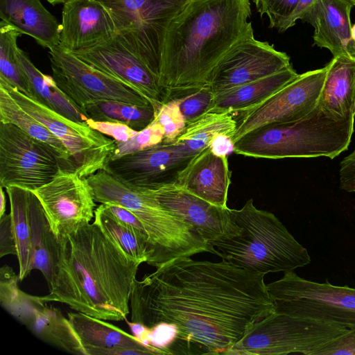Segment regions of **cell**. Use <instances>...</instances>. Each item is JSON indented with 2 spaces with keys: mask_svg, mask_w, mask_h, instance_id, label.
Wrapping results in <instances>:
<instances>
[{
  "mask_svg": "<svg viewBox=\"0 0 355 355\" xmlns=\"http://www.w3.org/2000/svg\"><path fill=\"white\" fill-rule=\"evenodd\" d=\"M354 117H339L317 105L303 118L288 123L261 125L234 144L237 155L265 159H331L347 150Z\"/></svg>",
  "mask_w": 355,
  "mask_h": 355,
  "instance_id": "277c9868",
  "label": "cell"
},
{
  "mask_svg": "<svg viewBox=\"0 0 355 355\" xmlns=\"http://www.w3.org/2000/svg\"><path fill=\"white\" fill-rule=\"evenodd\" d=\"M116 35L112 19L97 0H70L64 3L60 46L71 53L94 47Z\"/></svg>",
  "mask_w": 355,
  "mask_h": 355,
  "instance_id": "ffe728a7",
  "label": "cell"
},
{
  "mask_svg": "<svg viewBox=\"0 0 355 355\" xmlns=\"http://www.w3.org/2000/svg\"><path fill=\"white\" fill-rule=\"evenodd\" d=\"M49 53L52 76L58 87L83 114L87 105L103 100L153 105L135 89L98 71L60 45L49 49Z\"/></svg>",
  "mask_w": 355,
  "mask_h": 355,
  "instance_id": "7c38bea8",
  "label": "cell"
},
{
  "mask_svg": "<svg viewBox=\"0 0 355 355\" xmlns=\"http://www.w3.org/2000/svg\"><path fill=\"white\" fill-rule=\"evenodd\" d=\"M48 295L35 296L16 288L1 305L38 338L70 354L86 355L69 319L48 306Z\"/></svg>",
  "mask_w": 355,
  "mask_h": 355,
  "instance_id": "ac0fdd59",
  "label": "cell"
},
{
  "mask_svg": "<svg viewBox=\"0 0 355 355\" xmlns=\"http://www.w3.org/2000/svg\"><path fill=\"white\" fill-rule=\"evenodd\" d=\"M46 1H48L49 3L54 6V5L59 4V3L64 4L70 0H46Z\"/></svg>",
  "mask_w": 355,
  "mask_h": 355,
  "instance_id": "bcb514c9",
  "label": "cell"
},
{
  "mask_svg": "<svg viewBox=\"0 0 355 355\" xmlns=\"http://www.w3.org/2000/svg\"><path fill=\"white\" fill-rule=\"evenodd\" d=\"M347 1L351 2L353 4V6H355V0H347Z\"/></svg>",
  "mask_w": 355,
  "mask_h": 355,
  "instance_id": "7dc6e473",
  "label": "cell"
},
{
  "mask_svg": "<svg viewBox=\"0 0 355 355\" xmlns=\"http://www.w3.org/2000/svg\"><path fill=\"white\" fill-rule=\"evenodd\" d=\"M266 287L276 313L355 329V288L309 281L293 271Z\"/></svg>",
  "mask_w": 355,
  "mask_h": 355,
  "instance_id": "ba28073f",
  "label": "cell"
},
{
  "mask_svg": "<svg viewBox=\"0 0 355 355\" xmlns=\"http://www.w3.org/2000/svg\"><path fill=\"white\" fill-rule=\"evenodd\" d=\"M265 275L223 259H175L135 280L131 322L148 330L173 326L176 338L189 349L226 354L255 323L274 312Z\"/></svg>",
  "mask_w": 355,
  "mask_h": 355,
  "instance_id": "6da1fadb",
  "label": "cell"
},
{
  "mask_svg": "<svg viewBox=\"0 0 355 355\" xmlns=\"http://www.w3.org/2000/svg\"><path fill=\"white\" fill-rule=\"evenodd\" d=\"M22 34L19 31L0 21V78L30 96L26 83L20 70L17 55V39Z\"/></svg>",
  "mask_w": 355,
  "mask_h": 355,
  "instance_id": "836d02e7",
  "label": "cell"
},
{
  "mask_svg": "<svg viewBox=\"0 0 355 355\" xmlns=\"http://www.w3.org/2000/svg\"><path fill=\"white\" fill-rule=\"evenodd\" d=\"M318 105L339 117L355 116V59L333 57Z\"/></svg>",
  "mask_w": 355,
  "mask_h": 355,
  "instance_id": "484cf974",
  "label": "cell"
},
{
  "mask_svg": "<svg viewBox=\"0 0 355 355\" xmlns=\"http://www.w3.org/2000/svg\"><path fill=\"white\" fill-rule=\"evenodd\" d=\"M6 191L10 201V214L17 251L18 275L21 282L30 273L31 225L28 214L29 190L12 186L6 187Z\"/></svg>",
  "mask_w": 355,
  "mask_h": 355,
  "instance_id": "1f68e13d",
  "label": "cell"
},
{
  "mask_svg": "<svg viewBox=\"0 0 355 355\" xmlns=\"http://www.w3.org/2000/svg\"><path fill=\"white\" fill-rule=\"evenodd\" d=\"M17 254L10 214L0 217V257Z\"/></svg>",
  "mask_w": 355,
  "mask_h": 355,
  "instance_id": "60d3db41",
  "label": "cell"
},
{
  "mask_svg": "<svg viewBox=\"0 0 355 355\" xmlns=\"http://www.w3.org/2000/svg\"><path fill=\"white\" fill-rule=\"evenodd\" d=\"M297 76L291 64L270 76L221 91L214 94L209 111L239 113L248 110L266 101Z\"/></svg>",
  "mask_w": 355,
  "mask_h": 355,
  "instance_id": "d4e9b609",
  "label": "cell"
},
{
  "mask_svg": "<svg viewBox=\"0 0 355 355\" xmlns=\"http://www.w3.org/2000/svg\"><path fill=\"white\" fill-rule=\"evenodd\" d=\"M352 40H353V55L355 58V24L352 26Z\"/></svg>",
  "mask_w": 355,
  "mask_h": 355,
  "instance_id": "f6af8a7d",
  "label": "cell"
},
{
  "mask_svg": "<svg viewBox=\"0 0 355 355\" xmlns=\"http://www.w3.org/2000/svg\"><path fill=\"white\" fill-rule=\"evenodd\" d=\"M67 315L86 355L172 354L169 349L145 344L103 320L78 311Z\"/></svg>",
  "mask_w": 355,
  "mask_h": 355,
  "instance_id": "44dd1931",
  "label": "cell"
},
{
  "mask_svg": "<svg viewBox=\"0 0 355 355\" xmlns=\"http://www.w3.org/2000/svg\"><path fill=\"white\" fill-rule=\"evenodd\" d=\"M109 12L116 37L158 78L168 28L190 0H97Z\"/></svg>",
  "mask_w": 355,
  "mask_h": 355,
  "instance_id": "52a82bcc",
  "label": "cell"
},
{
  "mask_svg": "<svg viewBox=\"0 0 355 355\" xmlns=\"http://www.w3.org/2000/svg\"><path fill=\"white\" fill-rule=\"evenodd\" d=\"M347 330L339 324L274 311L255 323L226 354L310 355Z\"/></svg>",
  "mask_w": 355,
  "mask_h": 355,
  "instance_id": "9c48e42d",
  "label": "cell"
},
{
  "mask_svg": "<svg viewBox=\"0 0 355 355\" xmlns=\"http://www.w3.org/2000/svg\"><path fill=\"white\" fill-rule=\"evenodd\" d=\"M58 241L49 302L103 320H125L141 263L94 221L61 235Z\"/></svg>",
  "mask_w": 355,
  "mask_h": 355,
  "instance_id": "7a4b0ae2",
  "label": "cell"
},
{
  "mask_svg": "<svg viewBox=\"0 0 355 355\" xmlns=\"http://www.w3.org/2000/svg\"><path fill=\"white\" fill-rule=\"evenodd\" d=\"M155 119L164 129V144L175 143L187 125L178 100L175 98H169L159 107Z\"/></svg>",
  "mask_w": 355,
  "mask_h": 355,
  "instance_id": "8d00e7d4",
  "label": "cell"
},
{
  "mask_svg": "<svg viewBox=\"0 0 355 355\" xmlns=\"http://www.w3.org/2000/svg\"><path fill=\"white\" fill-rule=\"evenodd\" d=\"M353 6L347 0H316L305 21L314 28V44L329 50L333 57L354 58L350 19Z\"/></svg>",
  "mask_w": 355,
  "mask_h": 355,
  "instance_id": "603a6c76",
  "label": "cell"
},
{
  "mask_svg": "<svg viewBox=\"0 0 355 355\" xmlns=\"http://www.w3.org/2000/svg\"><path fill=\"white\" fill-rule=\"evenodd\" d=\"M197 153L182 144L161 143L144 150L109 159L103 169L128 185L153 188L174 182L178 173Z\"/></svg>",
  "mask_w": 355,
  "mask_h": 355,
  "instance_id": "2e32d148",
  "label": "cell"
},
{
  "mask_svg": "<svg viewBox=\"0 0 355 355\" xmlns=\"http://www.w3.org/2000/svg\"><path fill=\"white\" fill-rule=\"evenodd\" d=\"M31 225V256L29 271L40 270L50 285L57 265L59 241L53 232L44 209L33 191L28 192Z\"/></svg>",
  "mask_w": 355,
  "mask_h": 355,
  "instance_id": "4316f807",
  "label": "cell"
},
{
  "mask_svg": "<svg viewBox=\"0 0 355 355\" xmlns=\"http://www.w3.org/2000/svg\"><path fill=\"white\" fill-rule=\"evenodd\" d=\"M250 0H190L171 23L159 83L166 93L207 85L224 55L254 31Z\"/></svg>",
  "mask_w": 355,
  "mask_h": 355,
  "instance_id": "3957f363",
  "label": "cell"
},
{
  "mask_svg": "<svg viewBox=\"0 0 355 355\" xmlns=\"http://www.w3.org/2000/svg\"><path fill=\"white\" fill-rule=\"evenodd\" d=\"M261 16L266 15L269 19V27L282 29L292 15L299 0H252Z\"/></svg>",
  "mask_w": 355,
  "mask_h": 355,
  "instance_id": "74e56055",
  "label": "cell"
},
{
  "mask_svg": "<svg viewBox=\"0 0 355 355\" xmlns=\"http://www.w3.org/2000/svg\"><path fill=\"white\" fill-rule=\"evenodd\" d=\"M3 87L26 112L41 122L67 148L77 173L87 178L103 169L116 148V141L72 121L27 96L0 78Z\"/></svg>",
  "mask_w": 355,
  "mask_h": 355,
  "instance_id": "30bf717a",
  "label": "cell"
},
{
  "mask_svg": "<svg viewBox=\"0 0 355 355\" xmlns=\"http://www.w3.org/2000/svg\"><path fill=\"white\" fill-rule=\"evenodd\" d=\"M33 192L58 239L89 223L94 216L96 201L92 189L87 178L75 171L60 170L51 181Z\"/></svg>",
  "mask_w": 355,
  "mask_h": 355,
  "instance_id": "9a60e30c",
  "label": "cell"
},
{
  "mask_svg": "<svg viewBox=\"0 0 355 355\" xmlns=\"http://www.w3.org/2000/svg\"><path fill=\"white\" fill-rule=\"evenodd\" d=\"M239 235L214 243L213 253L241 268L263 273L290 272L311 262V257L272 213L257 209L252 199L230 209Z\"/></svg>",
  "mask_w": 355,
  "mask_h": 355,
  "instance_id": "5b68a950",
  "label": "cell"
},
{
  "mask_svg": "<svg viewBox=\"0 0 355 355\" xmlns=\"http://www.w3.org/2000/svg\"><path fill=\"white\" fill-rule=\"evenodd\" d=\"M355 355V329H348L343 334L320 346L310 355Z\"/></svg>",
  "mask_w": 355,
  "mask_h": 355,
  "instance_id": "f35d334b",
  "label": "cell"
},
{
  "mask_svg": "<svg viewBox=\"0 0 355 355\" xmlns=\"http://www.w3.org/2000/svg\"><path fill=\"white\" fill-rule=\"evenodd\" d=\"M159 203L200 233L213 253L212 244L241 232L230 208L216 206L193 195L174 182L149 188Z\"/></svg>",
  "mask_w": 355,
  "mask_h": 355,
  "instance_id": "e0dca14e",
  "label": "cell"
},
{
  "mask_svg": "<svg viewBox=\"0 0 355 355\" xmlns=\"http://www.w3.org/2000/svg\"><path fill=\"white\" fill-rule=\"evenodd\" d=\"M94 222L131 258L153 266L154 250L147 234L119 220L105 204H101L95 209Z\"/></svg>",
  "mask_w": 355,
  "mask_h": 355,
  "instance_id": "f1b7e54d",
  "label": "cell"
},
{
  "mask_svg": "<svg viewBox=\"0 0 355 355\" xmlns=\"http://www.w3.org/2000/svg\"><path fill=\"white\" fill-rule=\"evenodd\" d=\"M164 131L162 126L154 119L131 139L125 142H116V148L110 159L144 150L162 143Z\"/></svg>",
  "mask_w": 355,
  "mask_h": 355,
  "instance_id": "d590c367",
  "label": "cell"
},
{
  "mask_svg": "<svg viewBox=\"0 0 355 355\" xmlns=\"http://www.w3.org/2000/svg\"><path fill=\"white\" fill-rule=\"evenodd\" d=\"M0 19L44 48L60 44V24L40 0H0Z\"/></svg>",
  "mask_w": 355,
  "mask_h": 355,
  "instance_id": "cb8c5ba5",
  "label": "cell"
},
{
  "mask_svg": "<svg viewBox=\"0 0 355 355\" xmlns=\"http://www.w3.org/2000/svg\"><path fill=\"white\" fill-rule=\"evenodd\" d=\"M327 71V65L298 76L259 105L239 112L234 143L261 125L299 120L318 103Z\"/></svg>",
  "mask_w": 355,
  "mask_h": 355,
  "instance_id": "4fadbf2b",
  "label": "cell"
},
{
  "mask_svg": "<svg viewBox=\"0 0 355 355\" xmlns=\"http://www.w3.org/2000/svg\"><path fill=\"white\" fill-rule=\"evenodd\" d=\"M290 57L250 32L236 44L211 71L207 85L214 94L274 74L290 66Z\"/></svg>",
  "mask_w": 355,
  "mask_h": 355,
  "instance_id": "5bb4252c",
  "label": "cell"
},
{
  "mask_svg": "<svg viewBox=\"0 0 355 355\" xmlns=\"http://www.w3.org/2000/svg\"><path fill=\"white\" fill-rule=\"evenodd\" d=\"M316 0H299L292 15L284 25L281 33L293 26L299 19L305 21L309 12Z\"/></svg>",
  "mask_w": 355,
  "mask_h": 355,
  "instance_id": "7bdbcfd3",
  "label": "cell"
},
{
  "mask_svg": "<svg viewBox=\"0 0 355 355\" xmlns=\"http://www.w3.org/2000/svg\"><path fill=\"white\" fill-rule=\"evenodd\" d=\"M87 180L96 202L121 206L141 223L154 250L156 268L179 257L211 252L195 227L164 209L149 188L128 185L104 169Z\"/></svg>",
  "mask_w": 355,
  "mask_h": 355,
  "instance_id": "8992f818",
  "label": "cell"
},
{
  "mask_svg": "<svg viewBox=\"0 0 355 355\" xmlns=\"http://www.w3.org/2000/svg\"><path fill=\"white\" fill-rule=\"evenodd\" d=\"M233 139L225 134H217L211 140L209 148L217 156L227 157L234 153Z\"/></svg>",
  "mask_w": 355,
  "mask_h": 355,
  "instance_id": "b9f144b4",
  "label": "cell"
},
{
  "mask_svg": "<svg viewBox=\"0 0 355 355\" xmlns=\"http://www.w3.org/2000/svg\"><path fill=\"white\" fill-rule=\"evenodd\" d=\"M17 55L29 96L72 121L86 123L89 118L58 87L53 76L42 73L31 62L28 54L19 48Z\"/></svg>",
  "mask_w": 355,
  "mask_h": 355,
  "instance_id": "83f0119b",
  "label": "cell"
},
{
  "mask_svg": "<svg viewBox=\"0 0 355 355\" xmlns=\"http://www.w3.org/2000/svg\"><path fill=\"white\" fill-rule=\"evenodd\" d=\"M178 100L187 124L209 110L214 94L208 85L171 93L167 98Z\"/></svg>",
  "mask_w": 355,
  "mask_h": 355,
  "instance_id": "e575fe53",
  "label": "cell"
},
{
  "mask_svg": "<svg viewBox=\"0 0 355 355\" xmlns=\"http://www.w3.org/2000/svg\"><path fill=\"white\" fill-rule=\"evenodd\" d=\"M0 122L14 124L31 137L52 148L69 171L76 168L64 145L41 122L23 110L0 86Z\"/></svg>",
  "mask_w": 355,
  "mask_h": 355,
  "instance_id": "f546056e",
  "label": "cell"
},
{
  "mask_svg": "<svg viewBox=\"0 0 355 355\" xmlns=\"http://www.w3.org/2000/svg\"><path fill=\"white\" fill-rule=\"evenodd\" d=\"M67 167L55 150L14 124L0 122V187L33 191Z\"/></svg>",
  "mask_w": 355,
  "mask_h": 355,
  "instance_id": "8fae6325",
  "label": "cell"
},
{
  "mask_svg": "<svg viewBox=\"0 0 355 355\" xmlns=\"http://www.w3.org/2000/svg\"><path fill=\"white\" fill-rule=\"evenodd\" d=\"M0 217L2 216L3 214H5L6 211V195L3 190V187H0Z\"/></svg>",
  "mask_w": 355,
  "mask_h": 355,
  "instance_id": "ee69618b",
  "label": "cell"
},
{
  "mask_svg": "<svg viewBox=\"0 0 355 355\" xmlns=\"http://www.w3.org/2000/svg\"><path fill=\"white\" fill-rule=\"evenodd\" d=\"M173 182L211 204L227 207L231 184L227 157L217 156L207 147L178 173Z\"/></svg>",
  "mask_w": 355,
  "mask_h": 355,
  "instance_id": "7402d4cb",
  "label": "cell"
},
{
  "mask_svg": "<svg viewBox=\"0 0 355 355\" xmlns=\"http://www.w3.org/2000/svg\"><path fill=\"white\" fill-rule=\"evenodd\" d=\"M83 112L94 121L119 122L136 131L148 126L155 119L156 114L153 105L139 106L110 100L88 104Z\"/></svg>",
  "mask_w": 355,
  "mask_h": 355,
  "instance_id": "d6a6232c",
  "label": "cell"
},
{
  "mask_svg": "<svg viewBox=\"0 0 355 355\" xmlns=\"http://www.w3.org/2000/svg\"><path fill=\"white\" fill-rule=\"evenodd\" d=\"M234 114L228 111H207L187 123L175 143L199 153L209 146L217 134H225L233 139L236 131Z\"/></svg>",
  "mask_w": 355,
  "mask_h": 355,
  "instance_id": "4dcf8cb0",
  "label": "cell"
},
{
  "mask_svg": "<svg viewBox=\"0 0 355 355\" xmlns=\"http://www.w3.org/2000/svg\"><path fill=\"white\" fill-rule=\"evenodd\" d=\"M98 71L135 89L146 98L156 112L166 101L158 78L116 37L94 47L73 53Z\"/></svg>",
  "mask_w": 355,
  "mask_h": 355,
  "instance_id": "d6986e66",
  "label": "cell"
},
{
  "mask_svg": "<svg viewBox=\"0 0 355 355\" xmlns=\"http://www.w3.org/2000/svg\"><path fill=\"white\" fill-rule=\"evenodd\" d=\"M85 122L91 128L112 137L116 142H125L138 132L128 125L119 122L94 121L92 119H87Z\"/></svg>",
  "mask_w": 355,
  "mask_h": 355,
  "instance_id": "ab89813d",
  "label": "cell"
}]
</instances>
